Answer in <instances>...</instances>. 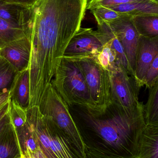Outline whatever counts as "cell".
<instances>
[{
	"label": "cell",
	"mask_w": 158,
	"mask_h": 158,
	"mask_svg": "<svg viewBox=\"0 0 158 158\" xmlns=\"http://www.w3.org/2000/svg\"><path fill=\"white\" fill-rule=\"evenodd\" d=\"M88 0H38L32 7L28 37L31 52L30 77L53 79L72 37L81 27Z\"/></svg>",
	"instance_id": "obj_1"
},
{
	"label": "cell",
	"mask_w": 158,
	"mask_h": 158,
	"mask_svg": "<svg viewBox=\"0 0 158 158\" xmlns=\"http://www.w3.org/2000/svg\"><path fill=\"white\" fill-rule=\"evenodd\" d=\"M69 108L106 143L117 149L123 147L145 124L143 110L130 113L114 102L102 109L78 106Z\"/></svg>",
	"instance_id": "obj_2"
},
{
	"label": "cell",
	"mask_w": 158,
	"mask_h": 158,
	"mask_svg": "<svg viewBox=\"0 0 158 158\" xmlns=\"http://www.w3.org/2000/svg\"><path fill=\"white\" fill-rule=\"evenodd\" d=\"M39 107L42 115L71 140L79 158H86L87 147L69 107L51 83L46 86Z\"/></svg>",
	"instance_id": "obj_3"
},
{
	"label": "cell",
	"mask_w": 158,
	"mask_h": 158,
	"mask_svg": "<svg viewBox=\"0 0 158 158\" xmlns=\"http://www.w3.org/2000/svg\"><path fill=\"white\" fill-rule=\"evenodd\" d=\"M51 83L69 107L95 108L78 61L63 57Z\"/></svg>",
	"instance_id": "obj_4"
},
{
	"label": "cell",
	"mask_w": 158,
	"mask_h": 158,
	"mask_svg": "<svg viewBox=\"0 0 158 158\" xmlns=\"http://www.w3.org/2000/svg\"><path fill=\"white\" fill-rule=\"evenodd\" d=\"M76 61L79 62L84 75L95 108H105L111 103L109 72L104 69L94 57H86Z\"/></svg>",
	"instance_id": "obj_5"
},
{
	"label": "cell",
	"mask_w": 158,
	"mask_h": 158,
	"mask_svg": "<svg viewBox=\"0 0 158 158\" xmlns=\"http://www.w3.org/2000/svg\"><path fill=\"white\" fill-rule=\"evenodd\" d=\"M111 80V102H114L130 113L141 112L143 105L139 101L140 87L134 78L120 67L109 73Z\"/></svg>",
	"instance_id": "obj_6"
},
{
	"label": "cell",
	"mask_w": 158,
	"mask_h": 158,
	"mask_svg": "<svg viewBox=\"0 0 158 158\" xmlns=\"http://www.w3.org/2000/svg\"><path fill=\"white\" fill-rule=\"evenodd\" d=\"M131 16L121 15L118 18L107 22L115 33L124 49L132 77L135 76L136 55L140 36Z\"/></svg>",
	"instance_id": "obj_7"
},
{
	"label": "cell",
	"mask_w": 158,
	"mask_h": 158,
	"mask_svg": "<svg viewBox=\"0 0 158 158\" xmlns=\"http://www.w3.org/2000/svg\"><path fill=\"white\" fill-rule=\"evenodd\" d=\"M103 46L96 31L80 27L69 43L63 57L75 60L95 57Z\"/></svg>",
	"instance_id": "obj_8"
},
{
	"label": "cell",
	"mask_w": 158,
	"mask_h": 158,
	"mask_svg": "<svg viewBox=\"0 0 158 158\" xmlns=\"http://www.w3.org/2000/svg\"><path fill=\"white\" fill-rule=\"evenodd\" d=\"M27 123L30 132L45 157L58 158L51 148L45 118L41 113L39 106L28 109Z\"/></svg>",
	"instance_id": "obj_9"
},
{
	"label": "cell",
	"mask_w": 158,
	"mask_h": 158,
	"mask_svg": "<svg viewBox=\"0 0 158 158\" xmlns=\"http://www.w3.org/2000/svg\"><path fill=\"white\" fill-rule=\"evenodd\" d=\"M158 56V37L147 38L140 36L136 55L135 79L140 88L147 69Z\"/></svg>",
	"instance_id": "obj_10"
},
{
	"label": "cell",
	"mask_w": 158,
	"mask_h": 158,
	"mask_svg": "<svg viewBox=\"0 0 158 158\" xmlns=\"http://www.w3.org/2000/svg\"><path fill=\"white\" fill-rule=\"evenodd\" d=\"M31 52L30 40L28 37H25L14 41L0 49V56L20 72L28 68Z\"/></svg>",
	"instance_id": "obj_11"
},
{
	"label": "cell",
	"mask_w": 158,
	"mask_h": 158,
	"mask_svg": "<svg viewBox=\"0 0 158 158\" xmlns=\"http://www.w3.org/2000/svg\"><path fill=\"white\" fill-rule=\"evenodd\" d=\"M0 18L29 34L33 19L32 7L0 0Z\"/></svg>",
	"instance_id": "obj_12"
},
{
	"label": "cell",
	"mask_w": 158,
	"mask_h": 158,
	"mask_svg": "<svg viewBox=\"0 0 158 158\" xmlns=\"http://www.w3.org/2000/svg\"><path fill=\"white\" fill-rule=\"evenodd\" d=\"M10 100L28 109L29 106L30 79L28 68L18 72L9 89Z\"/></svg>",
	"instance_id": "obj_13"
},
{
	"label": "cell",
	"mask_w": 158,
	"mask_h": 158,
	"mask_svg": "<svg viewBox=\"0 0 158 158\" xmlns=\"http://www.w3.org/2000/svg\"><path fill=\"white\" fill-rule=\"evenodd\" d=\"M96 31L104 45L107 44L115 52L121 66L132 77L124 49L109 24L107 22L97 24Z\"/></svg>",
	"instance_id": "obj_14"
},
{
	"label": "cell",
	"mask_w": 158,
	"mask_h": 158,
	"mask_svg": "<svg viewBox=\"0 0 158 158\" xmlns=\"http://www.w3.org/2000/svg\"><path fill=\"white\" fill-rule=\"evenodd\" d=\"M21 154L18 136L9 118L0 132V158L20 157Z\"/></svg>",
	"instance_id": "obj_15"
},
{
	"label": "cell",
	"mask_w": 158,
	"mask_h": 158,
	"mask_svg": "<svg viewBox=\"0 0 158 158\" xmlns=\"http://www.w3.org/2000/svg\"><path fill=\"white\" fill-rule=\"evenodd\" d=\"M45 119L50 145L56 156L58 158H77L71 150L67 137L45 118Z\"/></svg>",
	"instance_id": "obj_16"
},
{
	"label": "cell",
	"mask_w": 158,
	"mask_h": 158,
	"mask_svg": "<svg viewBox=\"0 0 158 158\" xmlns=\"http://www.w3.org/2000/svg\"><path fill=\"white\" fill-rule=\"evenodd\" d=\"M158 125L145 124L138 131L143 138L140 151L137 158H158Z\"/></svg>",
	"instance_id": "obj_17"
},
{
	"label": "cell",
	"mask_w": 158,
	"mask_h": 158,
	"mask_svg": "<svg viewBox=\"0 0 158 158\" xmlns=\"http://www.w3.org/2000/svg\"><path fill=\"white\" fill-rule=\"evenodd\" d=\"M107 7L121 15L132 17L150 14L158 15V2L153 0L131 2Z\"/></svg>",
	"instance_id": "obj_18"
},
{
	"label": "cell",
	"mask_w": 158,
	"mask_h": 158,
	"mask_svg": "<svg viewBox=\"0 0 158 158\" xmlns=\"http://www.w3.org/2000/svg\"><path fill=\"white\" fill-rule=\"evenodd\" d=\"M133 23L140 36L158 37V15H146L132 17Z\"/></svg>",
	"instance_id": "obj_19"
},
{
	"label": "cell",
	"mask_w": 158,
	"mask_h": 158,
	"mask_svg": "<svg viewBox=\"0 0 158 158\" xmlns=\"http://www.w3.org/2000/svg\"><path fill=\"white\" fill-rule=\"evenodd\" d=\"M148 89L147 102L143 105L145 123L147 125H158V83Z\"/></svg>",
	"instance_id": "obj_20"
},
{
	"label": "cell",
	"mask_w": 158,
	"mask_h": 158,
	"mask_svg": "<svg viewBox=\"0 0 158 158\" xmlns=\"http://www.w3.org/2000/svg\"><path fill=\"white\" fill-rule=\"evenodd\" d=\"M28 36L27 31L16 28L0 18V49L14 41Z\"/></svg>",
	"instance_id": "obj_21"
},
{
	"label": "cell",
	"mask_w": 158,
	"mask_h": 158,
	"mask_svg": "<svg viewBox=\"0 0 158 158\" xmlns=\"http://www.w3.org/2000/svg\"><path fill=\"white\" fill-rule=\"evenodd\" d=\"M94 58L109 73L117 71L120 67H121L118 61L116 53L107 44H104L100 52Z\"/></svg>",
	"instance_id": "obj_22"
},
{
	"label": "cell",
	"mask_w": 158,
	"mask_h": 158,
	"mask_svg": "<svg viewBox=\"0 0 158 158\" xmlns=\"http://www.w3.org/2000/svg\"><path fill=\"white\" fill-rule=\"evenodd\" d=\"M27 110L9 100V118L16 131L23 129L27 125Z\"/></svg>",
	"instance_id": "obj_23"
},
{
	"label": "cell",
	"mask_w": 158,
	"mask_h": 158,
	"mask_svg": "<svg viewBox=\"0 0 158 158\" xmlns=\"http://www.w3.org/2000/svg\"><path fill=\"white\" fill-rule=\"evenodd\" d=\"M18 71L8 61L0 56V92L10 89Z\"/></svg>",
	"instance_id": "obj_24"
},
{
	"label": "cell",
	"mask_w": 158,
	"mask_h": 158,
	"mask_svg": "<svg viewBox=\"0 0 158 158\" xmlns=\"http://www.w3.org/2000/svg\"><path fill=\"white\" fill-rule=\"evenodd\" d=\"M93 15L97 24L108 22L118 18L121 14L103 6H99L90 10Z\"/></svg>",
	"instance_id": "obj_25"
},
{
	"label": "cell",
	"mask_w": 158,
	"mask_h": 158,
	"mask_svg": "<svg viewBox=\"0 0 158 158\" xmlns=\"http://www.w3.org/2000/svg\"><path fill=\"white\" fill-rule=\"evenodd\" d=\"M158 83V56L154 59L150 67L147 69L142 83V86L150 88Z\"/></svg>",
	"instance_id": "obj_26"
},
{
	"label": "cell",
	"mask_w": 158,
	"mask_h": 158,
	"mask_svg": "<svg viewBox=\"0 0 158 158\" xmlns=\"http://www.w3.org/2000/svg\"><path fill=\"white\" fill-rule=\"evenodd\" d=\"M143 1L145 0H90L87 3L86 9L91 10L99 6L109 7L131 2Z\"/></svg>",
	"instance_id": "obj_27"
},
{
	"label": "cell",
	"mask_w": 158,
	"mask_h": 158,
	"mask_svg": "<svg viewBox=\"0 0 158 158\" xmlns=\"http://www.w3.org/2000/svg\"><path fill=\"white\" fill-rule=\"evenodd\" d=\"M86 158H137L135 157H127L124 156L112 154L109 155L106 152L94 148L92 149H89L88 151H86Z\"/></svg>",
	"instance_id": "obj_28"
},
{
	"label": "cell",
	"mask_w": 158,
	"mask_h": 158,
	"mask_svg": "<svg viewBox=\"0 0 158 158\" xmlns=\"http://www.w3.org/2000/svg\"><path fill=\"white\" fill-rule=\"evenodd\" d=\"M20 158H46V157L40 148L39 150L35 152L21 153Z\"/></svg>",
	"instance_id": "obj_29"
},
{
	"label": "cell",
	"mask_w": 158,
	"mask_h": 158,
	"mask_svg": "<svg viewBox=\"0 0 158 158\" xmlns=\"http://www.w3.org/2000/svg\"><path fill=\"white\" fill-rule=\"evenodd\" d=\"M9 100V90L5 89L0 92V109L8 103Z\"/></svg>",
	"instance_id": "obj_30"
},
{
	"label": "cell",
	"mask_w": 158,
	"mask_h": 158,
	"mask_svg": "<svg viewBox=\"0 0 158 158\" xmlns=\"http://www.w3.org/2000/svg\"><path fill=\"white\" fill-rule=\"evenodd\" d=\"M38 1V0H11L10 2L19 4L24 6L32 8Z\"/></svg>",
	"instance_id": "obj_31"
},
{
	"label": "cell",
	"mask_w": 158,
	"mask_h": 158,
	"mask_svg": "<svg viewBox=\"0 0 158 158\" xmlns=\"http://www.w3.org/2000/svg\"><path fill=\"white\" fill-rule=\"evenodd\" d=\"M9 108V101L0 109V120L8 113Z\"/></svg>",
	"instance_id": "obj_32"
},
{
	"label": "cell",
	"mask_w": 158,
	"mask_h": 158,
	"mask_svg": "<svg viewBox=\"0 0 158 158\" xmlns=\"http://www.w3.org/2000/svg\"><path fill=\"white\" fill-rule=\"evenodd\" d=\"M9 119V114L8 113L0 120V132L2 131V129L4 127L5 125L6 124Z\"/></svg>",
	"instance_id": "obj_33"
},
{
	"label": "cell",
	"mask_w": 158,
	"mask_h": 158,
	"mask_svg": "<svg viewBox=\"0 0 158 158\" xmlns=\"http://www.w3.org/2000/svg\"><path fill=\"white\" fill-rule=\"evenodd\" d=\"M2 1H4V2H11V0H2Z\"/></svg>",
	"instance_id": "obj_34"
},
{
	"label": "cell",
	"mask_w": 158,
	"mask_h": 158,
	"mask_svg": "<svg viewBox=\"0 0 158 158\" xmlns=\"http://www.w3.org/2000/svg\"><path fill=\"white\" fill-rule=\"evenodd\" d=\"M153 1H155V2H158V0H153Z\"/></svg>",
	"instance_id": "obj_35"
},
{
	"label": "cell",
	"mask_w": 158,
	"mask_h": 158,
	"mask_svg": "<svg viewBox=\"0 0 158 158\" xmlns=\"http://www.w3.org/2000/svg\"><path fill=\"white\" fill-rule=\"evenodd\" d=\"M20 158V157H19V158Z\"/></svg>",
	"instance_id": "obj_36"
}]
</instances>
